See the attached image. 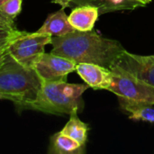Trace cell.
I'll use <instances>...</instances> for the list:
<instances>
[{"instance_id":"6da1fadb","label":"cell","mask_w":154,"mask_h":154,"mask_svg":"<svg viewBox=\"0 0 154 154\" xmlns=\"http://www.w3.org/2000/svg\"><path fill=\"white\" fill-rule=\"evenodd\" d=\"M51 53L79 63H94L111 69L125 50L120 42L92 31H75L52 36Z\"/></svg>"},{"instance_id":"7a4b0ae2","label":"cell","mask_w":154,"mask_h":154,"mask_svg":"<svg viewBox=\"0 0 154 154\" xmlns=\"http://www.w3.org/2000/svg\"><path fill=\"white\" fill-rule=\"evenodd\" d=\"M88 88L87 84H72L67 80L42 82L36 97L23 109L59 116L79 113L84 108L82 96Z\"/></svg>"},{"instance_id":"3957f363","label":"cell","mask_w":154,"mask_h":154,"mask_svg":"<svg viewBox=\"0 0 154 154\" xmlns=\"http://www.w3.org/2000/svg\"><path fill=\"white\" fill-rule=\"evenodd\" d=\"M41 86L35 71L20 64L11 55L0 67V94L20 108L36 97Z\"/></svg>"},{"instance_id":"277c9868","label":"cell","mask_w":154,"mask_h":154,"mask_svg":"<svg viewBox=\"0 0 154 154\" xmlns=\"http://www.w3.org/2000/svg\"><path fill=\"white\" fill-rule=\"evenodd\" d=\"M110 69L112 83L108 91L128 101L154 105L153 86L137 79L116 65Z\"/></svg>"},{"instance_id":"5b68a950","label":"cell","mask_w":154,"mask_h":154,"mask_svg":"<svg viewBox=\"0 0 154 154\" xmlns=\"http://www.w3.org/2000/svg\"><path fill=\"white\" fill-rule=\"evenodd\" d=\"M51 40L52 36L49 34L22 32L9 42V53L20 64L32 69L38 58L45 52V46L51 44Z\"/></svg>"},{"instance_id":"8992f818","label":"cell","mask_w":154,"mask_h":154,"mask_svg":"<svg viewBox=\"0 0 154 154\" xmlns=\"http://www.w3.org/2000/svg\"><path fill=\"white\" fill-rule=\"evenodd\" d=\"M76 63L51 52L42 54L32 66L41 82L67 80L69 73L76 71Z\"/></svg>"},{"instance_id":"52a82bcc","label":"cell","mask_w":154,"mask_h":154,"mask_svg":"<svg viewBox=\"0 0 154 154\" xmlns=\"http://www.w3.org/2000/svg\"><path fill=\"white\" fill-rule=\"evenodd\" d=\"M114 65L154 87V54L139 55L125 50Z\"/></svg>"},{"instance_id":"ba28073f","label":"cell","mask_w":154,"mask_h":154,"mask_svg":"<svg viewBox=\"0 0 154 154\" xmlns=\"http://www.w3.org/2000/svg\"><path fill=\"white\" fill-rule=\"evenodd\" d=\"M76 71L89 88L95 90H108L112 83L110 69L94 63H79Z\"/></svg>"},{"instance_id":"9c48e42d","label":"cell","mask_w":154,"mask_h":154,"mask_svg":"<svg viewBox=\"0 0 154 154\" xmlns=\"http://www.w3.org/2000/svg\"><path fill=\"white\" fill-rule=\"evenodd\" d=\"M72 9L68 16L71 26L77 31H92L99 16L98 8L94 5H80Z\"/></svg>"},{"instance_id":"30bf717a","label":"cell","mask_w":154,"mask_h":154,"mask_svg":"<svg viewBox=\"0 0 154 154\" xmlns=\"http://www.w3.org/2000/svg\"><path fill=\"white\" fill-rule=\"evenodd\" d=\"M75 31L76 30L69 23L64 9L60 8L57 12L50 14L42 25L36 32L51 36H62Z\"/></svg>"},{"instance_id":"8fae6325","label":"cell","mask_w":154,"mask_h":154,"mask_svg":"<svg viewBox=\"0 0 154 154\" xmlns=\"http://www.w3.org/2000/svg\"><path fill=\"white\" fill-rule=\"evenodd\" d=\"M48 152L50 154H83L86 152V145L79 143L61 132H58L50 138Z\"/></svg>"},{"instance_id":"7c38bea8","label":"cell","mask_w":154,"mask_h":154,"mask_svg":"<svg viewBox=\"0 0 154 154\" xmlns=\"http://www.w3.org/2000/svg\"><path fill=\"white\" fill-rule=\"evenodd\" d=\"M118 100L122 109L129 115L130 119L154 124V105L132 102L120 97Z\"/></svg>"},{"instance_id":"4fadbf2b","label":"cell","mask_w":154,"mask_h":154,"mask_svg":"<svg viewBox=\"0 0 154 154\" xmlns=\"http://www.w3.org/2000/svg\"><path fill=\"white\" fill-rule=\"evenodd\" d=\"M78 114V112H73L69 115V120L67 122L60 132L76 140L79 143L86 145L89 126L88 124L82 122L79 118Z\"/></svg>"},{"instance_id":"5bb4252c","label":"cell","mask_w":154,"mask_h":154,"mask_svg":"<svg viewBox=\"0 0 154 154\" xmlns=\"http://www.w3.org/2000/svg\"><path fill=\"white\" fill-rule=\"evenodd\" d=\"M21 32L16 29L14 20L0 12V45L9 42Z\"/></svg>"},{"instance_id":"9a60e30c","label":"cell","mask_w":154,"mask_h":154,"mask_svg":"<svg viewBox=\"0 0 154 154\" xmlns=\"http://www.w3.org/2000/svg\"><path fill=\"white\" fill-rule=\"evenodd\" d=\"M106 0H51V3L60 6V8H74L80 5H94L98 8L99 15L105 6Z\"/></svg>"},{"instance_id":"2e32d148","label":"cell","mask_w":154,"mask_h":154,"mask_svg":"<svg viewBox=\"0 0 154 154\" xmlns=\"http://www.w3.org/2000/svg\"><path fill=\"white\" fill-rule=\"evenodd\" d=\"M22 2L23 0H8L3 5L0 12L8 18L14 20L22 11Z\"/></svg>"},{"instance_id":"e0dca14e","label":"cell","mask_w":154,"mask_h":154,"mask_svg":"<svg viewBox=\"0 0 154 154\" xmlns=\"http://www.w3.org/2000/svg\"><path fill=\"white\" fill-rule=\"evenodd\" d=\"M9 42L0 45V67L7 60V59L10 56L9 50H8V43H9Z\"/></svg>"},{"instance_id":"ac0fdd59","label":"cell","mask_w":154,"mask_h":154,"mask_svg":"<svg viewBox=\"0 0 154 154\" xmlns=\"http://www.w3.org/2000/svg\"><path fill=\"white\" fill-rule=\"evenodd\" d=\"M134 1L139 3L142 6H145V5H147L148 4H150L152 2V0H134Z\"/></svg>"},{"instance_id":"d6986e66","label":"cell","mask_w":154,"mask_h":154,"mask_svg":"<svg viewBox=\"0 0 154 154\" xmlns=\"http://www.w3.org/2000/svg\"><path fill=\"white\" fill-rule=\"evenodd\" d=\"M6 1H8V0H0V9H1V7L3 6V5H4Z\"/></svg>"},{"instance_id":"ffe728a7","label":"cell","mask_w":154,"mask_h":154,"mask_svg":"<svg viewBox=\"0 0 154 154\" xmlns=\"http://www.w3.org/2000/svg\"><path fill=\"white\" fill-rule=\"evenodd\" d=\"M0 100H6V97L4 95L0 94Z\"/></svg>"}]
</instances>
